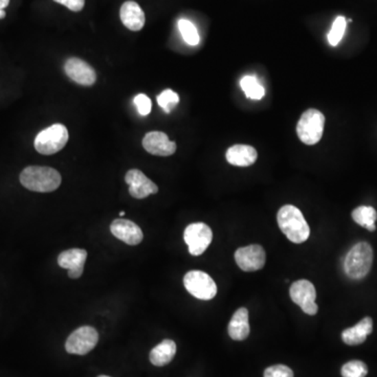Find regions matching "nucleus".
Wrapping results in <instances>:
<instances>
[{
    "mask_svg": "<svg viewBox=\"0 0 377 377\" xmlns=\"http://www.w3.org/2000/svg\"><path fill=\"white\" fill-rule=\"evenodd\" d=\"M279 227L289 241L296 244L305 242L310 235V227L302 212L295 205H286L277 215Z\"/></svg>",
    "mask_w": 377,
    "mask_h": 377,
    "instance_id": "nucleus-1",
    "label": "nucleus"
},
{
    "mask_svg": "<svg viewBox=\"0 0 377 377\" xmlns=\"http://www.w3.org/2000/svg\"><path fill=\"white\" fill-rule=\"evenodd\" d=\"M61 175L51 167L30 165L20 174V183L33 192L49 193L61 185Z\"/></svg>",
    "mask_w": 377,
    "mask_h": 377,
    "instance_id": "nucleus-2",
    "label": "nucleus"
},
{
    "mask_svg": "<svg viewBox=\"0 0 377 377\" xmlns=\"http://www.w3.org/2000/svg\"><path fill=\"white\" fill-rule=\"evenodd\" d=\"M373 263V249L368 242H358L351 247L345 257L344 271L352 280H362L370 273Z\"/></svg>",
    "mask_w": 377,
    "mask_h": 377,
    "instance_id": "nucleus-3",
    "label": "nucleus"
},
{
    "mask_svg": "<svg viewBox=\"0 0 377 377\" xmlns=\"http://www.w3.org/2000/svg\"><path fill=\"white\" fill-rule=\"evenodd\" d=\"M69 137V130L65 125L54 124L49 128L38 133L34 146L40 155H55L65 148Z\"/></svg>",
    "mask_w": 377,
    "mask_h": 377,
    "instance_id": "nucleus-4",
    "label": "nucleus"
},
{
    "mask_svg": "<svg viewBox=\"0 0 377 377\" xmlns=\"http://www.w3.org/2000/svg\"><path fill=\"white\" fill-rule=\"evenodd\" d=\"M324 126V115L318 109H308L301 115L297 125L299 139L306 145H316L322 139Z\"/></svg>",
    "mask_w": 377,
    "mask_h": 377,
    "instance_id": "nucleus-5",
    "label": "nucleus"
},
{
    "mask_svg": "<svg viewBox=\"0 0 377 377\" xmlns=\"http://www.w3.org/2000/svg\"><path fill=\"white\" fill-rule=\"evenodd\" d=\"M183 285L189 293L199 300H212L217 295L216 283L205 271H189L183 277Z\"/></svg>",
    "mask_w": 377,
    "mask_h": 377,
    "instance_id": "nucleus-6",
    "label": "nucleus"
},
{
    "mask_svg": "<svg viewBox=\"0 0 377 377\" xmlns=\"http://www.w3.org/2000/svg\"><path fill=\"white\" fill-rule=\"evenodd\" d=\"M183 239L189 247V253L192 256H201L212 242V229L205 223H192L185 227Z\"/></svg>",
    "mask_w": 377,
    "mask_h": 377,
    "instance_id": "nucleus-7",
    "label": "nucleus"
},
{
    "mask_svg": "<svg viewBox=\"0 0 377 377\" xmlns=\"http://www.w3.org/2000/svg\"><path fill=\"white\" fill-rule=\"evenodd\" d=\"M289 296L293 302L299 305L306 315L315 316L318 312L316 287L310 281L298 280L293 283L289 289Z\"/></svg>",
    "mask_w": 377,
    "mask_h": 377,
    "instance_id": "nucleus-8",
    "label": "nucleus"
},
{
    "mask_svg": "<svg viewBox=\"0 0 377 377\" xmlns=\"http://www.w3.org/2000/svg\"><path fill=\"white\" fill-rule=\"evenodd\" d=\"M98 342V331L91 326H82L69 335L65 349L71 354L85 355L97 346Z\"/></svg>",
    "mask_w": 377,
    "mask_h": 377,
    "instance_id": "nucleus-9",
    "label": "nucleus"
},
{
    "mask_svg": "<svg viewBox=\"0 0 377 377\" xmlns=\"http://www.w3.org/2000/svg\"><path fill=\"white\" fill-rule=\"evenodd\" d=\"M235 261L241 271H256L264 266L266 254L261 245H247L235 251Z\"/></svg>",
    "mask_w": 377,
    "mask_h": 377,
    "instance_id": "nucleus-10",
    "label": "nucleus"
},
{
    "mask_svg": "<svg viewBox=\"0 0 377 377\" xmlns=\"http://www.w3.org/2000/svg\"><path fill=\"white\" fill-rule=\"evenodd\" d=\"M125 181L129 185V193L133 198L144 199L159 192V187L137 169L126 173Z\"/></svg>",
    "mask_w": 377,
    "mask_h": 377,
    "instance_id": "nucleus-11",
    "label": "nucleus"
},
{
    "mask_svg": "<svg viewBox=\"0 0 377 377\" xmlns=\"http://www.w3.org/2000/svg\"><path fill=\"white\" fill-rule=\"evenodd\" d=\"M65 71L69 79L83 87H91L97 80L95 69L79 58H69L65 63Z\"/></svg>",
    "mask_w": 377,
    "mask_h": 377,
    "instance_id": "nucleus-12",
    "label": "nucleus"
},
{
    "mask_svg": "<svg viewBox=\"0 0 377 377\" xmlns=\"http://www.w3.org/2000/svg\"><path fill=\"white\" fill-rule=\"evenodd\" d=\"M143 147L147 152L157 157H170L176 151V144L170 141L161 131H151L143 139Z\"/></svg>",
    "mask_w": 377,
    "mask_h": 377,
    "instance_id": "nucleus-13",
    "label": "nucleus"
},
{
    "mask_svg": "<svg viewBox=\"0 0 377 377\" xmlns=\"http://www.w3.org/2000/svg\"><path fill=\"white\" fill-rule=\"evenodd\" d=\"M87 259V251L85 249H71L62 251L58 257V264L69 271L71 279H79L84 271V264Z\"/></svg>",
    "mask_w": 377,
    "mask_h": 377,
    "instance_id": "nucleus-14",
    "label": "nucleus"
},
{
    "mask_svg": "<svg viewBox=\"0 0 377 377\" xmlns=\"http://www.w3.org/2000/svg\"><path fill=\"white\" fill-rule=\"evenodd\" d=\"M111 231L115 238L128 245H137L143 241L144 235L137 223L127 219H115L111 225Z\"/></svg>",
    "mask_w": 377,
    "mask_h": 377,
    "instance_id": "nucleus-15",
    "label": "nucleus"
},
{
    "mask_svg": "<svg viewBox=\"0 0 377 377\" xmlns=\"http://www.w3.org/2000/svg\"><path fill=\"white\" fill-rule=\"evenodd\" d=\"M119 17H121L122 23L130 31H141L145 25V13L141 8L133 0H128L122 5L121 10H119Z\"/></svg>",
    "mask_w": 377,
    "mask_h": 377,
    "instance_id": "nucleus-16",
    "label": "nucleus"
},
{
    "mask_svg": "<svg viewBox=\"0 0 377 377\" xmlns=\"http://www.w3.org/2000/svg\"><path fill=\"white\" fill-rule=\"evenodd\" d=\"M256 149L249 145H234L227 149L225 159L227 163L237 167H249L257 161Z\"/></svg>",
    "mask_w": 377,
    "mask_h": 377,
    "instance_id": "nucleus-17",
    "label": "nucleus"
},
{
    "mask_svg": "<svg viewBox=\"0 0 377 377\" xmlns=\"http://www.w3.org/2000/svg\"><path fill=\"white\" fill-rule=\"evenodd\" d=\"M373 321L372 319L366 317L362 321L350 327L345 329L342 333V340L345 344L349 346H356V345L363 344L368 338V335L372 333Z\"/></svg>",
    "mask_w": 377,
    "mask_h": 377,
    "instance_id": "nucleus-18",
    "label": "nucleus"
},
{
    "mask_svg": "<svg viewBox=\"0 0 377 377\" xmlns=\"http://www.w3.org/2000/svg\"><path fill=\"white\" fill-rule=\"evenodd\" d=\"M229 335L234 341H244L251 332V327L249 322V310L244 307H241L233 315L229 321Z\"/></svg>",
    "mask_w": 377,
    "mask_h": 377,
    "instance_id": "nucleus-19",
    "label": "nucleus"
},
{
    "mask_svg": "<svg viewBox=\"0 0 377 377\" xmlns=\"http://www.w3.org/2000/svg\"><path fill=\"white\" fill-rule=\"evenodd\" d=\"M176 349L174 341H163L151 350L150 355H149L150 362L157 367L165 366L174 358Z\"/></svg>",
    "mask_w": 377,
    "mask_h": 377,
    "instance_id": "nucleus-20",
    "label": "nucleus"
},
{
    "mask_svg": "<svg viewBox=\"0 0 377 377\" xmlns=\"http://www.w3.org/2000/svg\"><path fill=\"white\" fill-rule=\"evenodd\" d=\"M352 219L361 227H366L370 232L376 231L375 221L377 220V212L374 207L361 205L353 209Z\"/></svg>",
    "mask_w": 377,
    "mask_h": 377,
    "instance_id": "nucleus-21",
    "label": "nucleus"
},
{
    "mask_svg": "<svg viewBox=\"0 0 377 377\" xmlns=\"http://www.w3.org/2000/svg\"><path fill=\"white\" fill-rule=\"evenodd\" d=\"M241 89L249 99L261 100L265 95L264 89L254 76H245L240 81Z\"/></svg>",
    "mask_w": 377,
    "mask_h": 377,
    "instance_id": "nucleus-22",
    "label": "nucleus"
},
{
    "mask_svg": "<svg viewBox=\"0 0 377 377\" xmlns=\"http://www.w3.org/2000/svg\"><path fill=\"white\" fill-rule=\"evenodd\" d=\"M179 29L183 36V40L187 45H197L201 41L196 27L191 21L187 19H181L179 21Z\"/></svg>",
    "mask_w": 377,
    "mask_h": 377,
    "instance_id": "nucleus-23",
    "label": "nucleus"
},
{
    "mask_svg": "<svg viewBox=\"0 0 377 377\" xmlns=\"http://www.w3.org/2000/svg\"><path fill=\"white\" fill-rule=\"evenodd\" d=\"M347 20L343 16H339L333 23L332 27L328 34V41L332 47H336L340 43L341 40L344 37L345 31H346Z\"/></svg>",
    "mask_w": 377,
    "mask_h": 377,
    "instance_id": "nucleus-24",
    "label": "nucleus"
},
{
    "mask_svg": "<svg viewBox=\"0 0 377 377\" xmlns=\"http://www.w3.org/2000/svg\"><path fill=\"white\" fill-rule=\"evenodd\" d=\"M343 377H366L368 367L362 361H350L342 367Z\"/></svg>",
    "mask_w": 377,
    "mask_h": 377,
    "instance_id": "nucleus-25",
    "label": "nucleus"
},
{
    "mask_svg": "<svg viewBox=\"0 0 377 377\" xmlns=\"http://www.w3.org/2000/svg\"><path fill=\"white\" fill-rule=\"evenodd\" d=\"M157 103L165 113H170L171 111L179 103V97L175 91L165 89L157 97Z\"/></svg>",
    "mask_w": 377,
    "mask_h": 377,
    "instance_id": "nucleus-26",
    "label": "nucleus"
},
{
    "mask_svg": "<svg viewBox=\"0 0 377 377\" xmlns=\"http://www.w3.org/2000/svg\"><path fill=\"white\" fill-rule=\"evenodd\" d=\"M135 102V106H137V111H139V115L146 117L151 113V109H152V102L149 99L148 95H144V93H139L137 97L133 99Z\"/></svg>",
    "mask_w": 377,
    "mask_h": 377,
    "instance_id": "nucleus-27",
    "label": "nucleus"
},
{
    "mask_svg": "<svg viewBox=\"0 0 377 377\" xmlns=\"http://www.w3.org/2000/svg\"><path fill=\"white\" fill-rule=\"evenodd\" d=\"M264 377H293V372L284 365H275L264 371Z\"/></svg>",
    "mask_w": 377,
    "mask_h": 377,
    "instance_id": "nucleus-28",
    "label": "nucleus"
},
{
    "mask_svg": "<svg viewBox=\"0 0 377 377\" xmlns=\"http://www.w3.org/2000/svg\"><path fill=\"white\" fill-rule=\"evenodd\" d=\"M55 3L65 5L67 9L73 12H80L85 5V0H54Z\"/></svg>",
    "mask_w": 377,
    "mask_h": 377,
    "instance_id": "nucleus-29",
    "label": "nucleus"
},
{
    "mask_svg": "<svg viewBox=\"0 0 377 377\" xmlns=\"http://www.w3.org/2000/svg\"><path fill=\"white\" fill-rule=\"evenodd\" d=\"M10 5V0H0V19H3L5 18V8Z\"/></svg>",
    "mask_w": 377,
    "mask_h": 377,
    "instance_id": "nucleus-30",
    "label": "nucleus"
},
{
    "mask_svg": "<svg viewBox=\"0 0 377 377\" xmlns=\"http://www.w3.org/2000/svg\"><path fill=\"white\" fill-rule=\"evenodd\" d=\"M123 216H125V212H123V211H122V212H119V217H123Z\"/></svg>",
    "mask_w": 377,
    "mask_h": 377,
    "instance_id": "nucleus-31",
    "label": "nucleus"
},
{
    "mask_svg": "<svg viewBox=\"0 0 377 377\" xmlns=\"http://www.w3.org/2000/svg\"><path fill=\"white\" fill-rule=\"evenodd\" d=\"M98 377H109V376H106V375H100V376H98Z\"/></svg>",
    "mask_w": 377,
    "mask_h": 377,
    "instance_id": "nucleus-32",
    "label": "nucleus"
}]
</instances>
